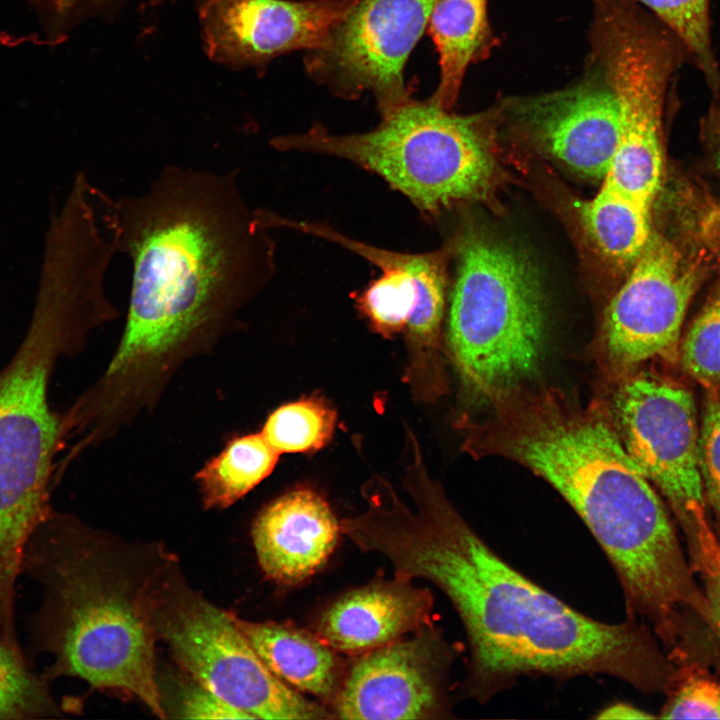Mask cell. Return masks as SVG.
<instances>
[{
    "label": "cell",
    "instance_id": "1",
    "mask_svg": "<svg viewBox=\"0 0 720 720\" xmlns=\"http://www.w3.org/2000/svg\"><path fill=\"white\" fill-rule=\"evenodd\" d=\"M237 172L167 165L145 192L108 197L132 272L117 348L74 402L96 440L150 412L184 364L240 328V312L274 276L271 229Z\"/></svg>",
    "mask_w": 720,
    "mask_h": 720
},
{
    "label": "cell",
    "instance_id": "2",
    "mask_svg": "<svg viewBox=\"0 0 720 720\" xmlns=\"http://www.w3.org/2000/svg\"><path fill=\"white\" fill-rule=\"evenodd\" d=\"M416 511L395 499L358 535L395 574L431 582L456 610L469 659L461 691L481 703L518 678L606 675L635 688L666 687L669 666L646 629L591 618L503 560L429 479L410 490Z\"/></svg>",
    "mask_w": 720,
    "mask_h": 720
},
{
    "label": "cell",
    "instance_id": "3",
    "mask_svg": "<svg viewBox=\"0 0 720 720\" xmlns=\"http://www.w3.org/2000/svg\"><path fill=\"white\" fill-rule=\"evenodd\" d=\"M173 556L54 511L30 536L21 574L40 585L32 648L51 657L49 682L74 677L140 700L164 719L149 610L152 584Z\"/></svg>",
    "mask_w": 720,
    "mask_h": 720
},
{
    "label": "cell",
    "instance_id": "4",
    "mask_svg": "<svg viewBox=\"0 0 720 720\" xmlns=\"http://www.w3.org/2000/svg\"><path fill=\"white\" fill-rule=\"evenodd\" d=\"M490 405L488 419L471 425L473 453L513 460L548 482L613 567L632 566L656 548L669 514L624 447L609 407L525 385Z\"/></svg>",
    "mask_w": 720,
    "mask_h": 720
},
{
    "label": "cell",
    "instance_id": "5",
    "mask_svg": "<svg viewBox=\"0 0 720 720\" xmlns=\"http://www.w3.org/2000/svg\"><path fill=\"white\" fill-rule=\"evenodd\" d=\"M113 319L90 277L63 266L43 271L30 328L0 371V586L18 578L26 544L52 510L55 458L66 444L62 415L48 398L56 362Z\"/></svg>",
    "mask_w": 720,
    "mask_h": 720
},
{
    "label": "cell",
    "instance_id": "6",
    "mask_svg": "<svg viewBox=\"0 0 720 720\" xmlns=\"http://www.w3.org/2000/svg\"><path fill=\"white\" fill-rule=\"evenodd\" d=\"M455 275L450 356L465 392L490 404L540 369L547 331L539 272L520 249L464 227L449 246Z\"/></svg>",
    "mask_w": 720,
    "mask_h": 720
},
{
    "label": "cell",
    "instance_id": "7",
    "mask_svg": "<svg viewBox=\"0 0 720 720\" xmlns=\"http://www.w3.org/2000/svg\"><path fill=\"white\" fill-rule=\"evenodd\" d=\"M380 117L365 132L335 133L314 123L302 133L274 137L271 145L348 161L382 178L428 219L488 192L495 166L482 116L411 98Z\"/></svg>",
    "mask_w": 720,
    "mask_h": 720
},
{
    "label": "cell",
    "instance_id": "8",
    "mask_svg": "<svg viewBox=\"0 0 720 720\" xmlns=\"http://www.w3.org/2000/svg\"><path fill=\"white\" fill-rule=\"evenodd\" d=\"M593 46L608 72L619 137L602 183L651 209L663 171L664 111L688 57L680 40L635 0H594Z\"/></svg>",
    "mask_w": 720,
    "mask_h": 720
},
{
    "label": "cell",
    "instance_id": "9",
    "mask_svg": "<svg viewBox=\"0 0 720 720\" xmlns=\"http://www.w3.org/2000/svg\"><path fill=\"white\" fill-rule=\"evenodd\" d=\"M149 610L157 640L168 646L183 672L252 719L335 718L267 668L234 614L195 591L175 555L152 584Z\"/></svg>",
    "mask_w": 720,
    "mask_h": 720
},
{
    "label": "cell",
    "instance_id": "10",
    "mask_svg": "<svg viewBox=\"0 0 720 720\" xmlns=\"http://www.w3.org/2000/svg\"><path fill=\"white\" fill-rule=\"evenodd\" d=\"M436 0H356L321 48L305 52L307 75L332 95L370 93L384 115L412 98L406 63Z\"/></svg>",
    "mask_w": 720,
    "mask_h": 720
},
{
    "label": "cell",
    "instance_id": "11",
    "mask_svg": "<svg viewBox=\"0 0 720 720\" xmlns=\"http://www.w3.org/2000/svg\"><path fill=\"white\" fill-rule=\"evenodd\" d=\"M696 256L651 233L602 325L601 357L619 379L645 362L678 354L686 311L705 274Z\"/></svg>",
    "mask_w": 720,
    "mask_h": 720
},
{
    "label": "cell",
    "instance_id": "12",
    "mask_svg": "<svg viewBox=\"0 0 720 720\" xmlns=\"http://www.w3.org/2000/svg\"><path fill=\"white\" fill-rule=\"evenodd\" d=\"M610 412L628 454L687 530L704 510L699 432L692 393L650 372L619 379Z\"/></svg>",
    "mask_w": 720,
    "mask_h": 720
},
{
    "label": "cell",
    "instance_id": "13",
    "mask_svg": "<svg viewBox=\"0 0 720 720\" xmlns=\"http://www.w3.org/2000/svg\"><path fill=\"white\" fill-rule=\"evenodd\" d=\"M284 226L337 244L375 265L381 273L357 296L358 309L385 337L406 330L410 374L423 377L440 370L449 247L399 252L358 240L322 222L287 217Z\"/></svg>",
    "mask_w": 720,
    "mask_h": 720
},
{
    "label": "cell",
    "instance_id": "14",
    "mask_svg": "<svg viewBox=\"0 0 720 720\" xmlns=\"http://www.w3.org/2000/svg\"><path fill=\"white\" fill-rule=\"evenodd\" d=\"M452 649L432 625L368 651L338 692L335 717L411 720L448 716Z\"/></svg>",
    "mask_w": 720,
    "mask_h": 720
},
{
    "label": "cell",
    "instance_id": "15",
    "mask_svg": "<svg viewBox=\"0 0 720 720\" xmlns=\"http://www.w3.org/2000/svg\"><path fill=\"white\" fill-rule=\"evenodd\" d=\"M586 72L568 87L510 98L516 126L544 152L578 174L603 180L619 137V111L606 67L593 51Z\"/></svg>",
    "mask_w": 720,
    "mask_h": 720
},
{
    "label": "cell",
    "instance_id": "16",
    "mask_svg": "<svg viewBox=\"0 0 720 720\" xmlns=\"http://www.w3.org/2000/svg\"><path fill=\"white\" fill-rule=\"evenodd\" d=\"M356 0H205L199 8L208 57L263 67L278 56L325 45Z\"/></svg>",
    "mask_w": 720,
    "mask_h": 720
},
{
    "label": "cell",
    "instance_id": "17",
    "mask_svg": "<svg viewBox=\"0 0 720 720\" xmlns=\"http://www.w3.org/2000/svg\"><path fill=\"white\" fill-rule=\"evenodd\" d=\"M263 572L282 584H296L321 569L342 533L327 502L309 489L285 493L265 506L252 526Z\"/></svg>",
    "mask_w": 720,
    "mask_h": 720
},
{
    "label": "cell",
    "instance_id": "18",
    "mask_svg": "<svg viewBox=\"0 0 720 720\" xmlns=\"http://www.w3.org/2000/svg\"><path fill=\"white\" fill-rule=\"evenodd\" d=\"M432 608L429 589L395 574L335 601L319 621L318 636L333 650L368 652L430 626Z\"/></svg>",
    "mask_w": 720,
    "mask_h": 720
},
{
    "label": "cell",
    "instance_id": "19",
    "mask_svg": "<svg viewBox=\"0 0 720 720\" xmlns=\"http://www.w3.org/2000/svg\"><path fill=\"white\" fill-rule=\"evenodd\" d=\"M234 619L267 668L299 692L328 698L336 688L338 662L319 636L274 622Z\"/></svg>",
    "mask_w": 720,
    "mask_h": 720
},
{
    "label": "cell",
    "instance_id": "20",
    "mask_svg": "<svg viewBox=\"0 0 720 720\" xmlns=\"http://www.w3.org/2000/svg\"><path fill=\"white\" fill-rule=\"evenodd\" d=\"M426 30L440 67L438 86L429 98L452 109L468 66L486 57L494 44L487 0H436Z\"/></svg>",
    "mask_w": 720,
    "mask_h": 720
},
{
    "label": "cell",
    "instance_id": "21",
    "mask_svg": "<svg viewBox=\"0 0 720 720\" xmlns=\"http://www.w3.org/2000/svg\"><path fill=\"white\" fill-rule=\"evenodd\" d=\"M280 454L261 432L231 439L195 474L206 509H225L266 479Z\"/></svg>",
    "mask_w": 720,
    "mask_h": 720
},
{
    "label": "cell",
    "instance_id": "22",
    "mask_svg": "<svg viewBox=\"0 0 720 720\" xmlns=\"http://www.w3.org/2000/svg\"><path fill=\"white\" fill-rule=\"evenodd\" d=\"M650 211L603 183L580 209L593 243L603 256L619 266L633 264L646 246L652 233Z\"/></svg>",
    "mask_w": 720,
    "mask_h": 720
},
{
    "label": "cell",
    "instance_id": "23",
    "mask_svg": "<svg viewBox=\"0 0 720 720\" xmlns=\"http://www.w3.org/2000/svg\"><path fill=\"white\" fill-rule=\"evenodd\" d=\"M648 8L684 46L688 59L702 73L708 87L720 90L709 12L710 0H636Z\"/></svg>",
    "mask_w": 720,
    "mask_h": 720
},
{
    "label": "cell",
    "instance_id": "24",
    "mask_svg": "<svg viewBox=\"0 0 720 720\" xmlns=\"http://www.w3.org/2000/svg\"><path fill=\"white\" fill-rule=\"evenodd\" d=\"M336 419L323 400L302 399L274 410L260 432L279 454L313 452L331 440Z\"/></svg>",
    "mask_w": 720,
    "mask_h": 720
},
{
    "label": "cell",
    "instance_id": "25",
    "mask_svg": "<svg viewBox=\"0 0 720 720\" xmlns=\"http://www.w3.org/2000/svg\"><path fill=\"white\" fill-rule=\"evenodd\" d=\"M63 712L50 682L33 670L28 658L0 643V720L55 718Z\"/></svg>",
    "mask_w": 720,
    "mask_h": 720
},
{
    "label": "cell",
    "instance_id": "26",
    "mask_svg": "<svg viewBox=\"0 0 720 720\" xmlns=\"http://www.w3.org/2000/svg\"><path fill=\"white\" fill-rule=\"evenodd\" d=\"M678 354L688 375L708 392L720 391V282L690 325Z\"/></svg>",
    "mask_w": 720,
    "mask_h": 720
},
{
    "label": "cell",
    "instance_id": "27",
    "mask_svg": "<svg viewBox=\"0 0 720 720\" xmlns=\"http://www.w3.org/2000/svg\"><path fill=\"white\" fill-rule=\"evenodd\" d=\"M669 699L660 717L665 719H720V681L696 666L672 674Z\"/></svg>",
    "mask_w": 720,
    "mask_h": 720
},
{
    "label": "cell",
    "instance_id": "28",
    "mask_svg": "<svg viewBox=\"0 0 720 720\" xmlns=\"http://www.w3.org/2000/svg\"><path fill=\"white\" fill-rule=\"evenodd\" d=\"M158 687L165 718L252 719L229 705L185 673L184 677L159 680Z\"/></svg>",
    "mask_w": 720,
    "mask_h": 720
},
{
    "label": "cell",
    "instance_id": "29",
    "mask_svg": "<svg viewBox=\"0 0 720 720\" xmlns=\"http://www.w3.org/2000/svg\"><path fill=\"white\" fill-rule=\"evenodd\" d=\"M704 497L720 518V391L708 392L699 432Z\"/></svg>",
    "mask_w": 720,
    "mask_h": 720
},
{
    "label": "cell",
    "instance_id": "30",
    "mask_svg": "<svg viewBox=\"0 0 720 720\" xmlns=\"http://www.w3.org/2000/svg\"><path fill=\"white\" fill-rule=\"evenodd\" d=\"M687 532L713 623L720 629V542L710 528L704 510L694 515Z\"/></svg>",
    "mask_w": 720,
    "mask_h": 720
},
{
    "label": "cell",
    "instance_id": "31",
    "mask_svg": "<svg viewBox=\"0 0 720 720\" xmlns=\"http://www.w3.org/2000/svg\"><path fill=\"white\" fill-rule=\"evenodd\" d=\"M598 719H648L653 715L626 703L607 706L597 715Z\"/></svg>",
    "mask_w": 720,
    "mask_h": 720
},
{
    "label": "cell",
    "instance_id": "32",
    "mask_svg": "<svg viewBox=\"0 0 720 720\" xmlns=\"http://www.w3.org/2000/svg\"><path fill=\"white\" fill-rule=\"evenodd\" d=\"M715 98L717 101L713 105L709 120L711 123V127L715 128L720 134V90L718 93L715 94ZM715 162L720 174V149L718 150Z\"/></svg>",
    "mask_w": 720,
    "mask_h": 720
},
{
    "label": "cell",
    "instance_id": "33",
    "mask_svg": "<svg viewBox=\"0 0 720 720\" xmlns=\"http://www.w3.org/2000/svg\"><path fill=\"white\" fill-rule=\"evenodd\" d=\"M83 0H52L54 7L59 13H66ZM100 1V0H92Z\"/></svg>",
    "mask_w": 720,
    "mask_h": 720
}]
</instances>
